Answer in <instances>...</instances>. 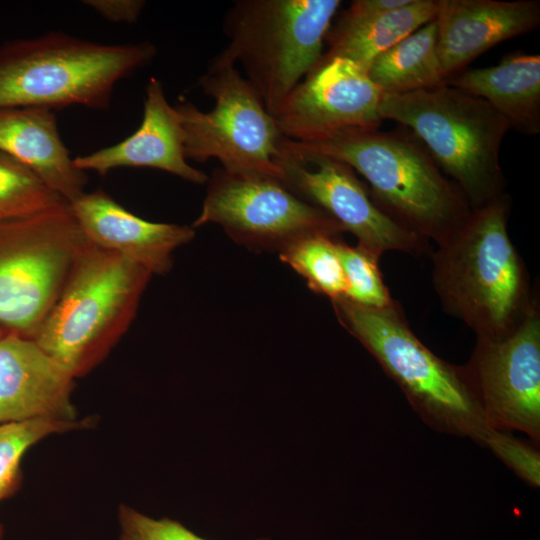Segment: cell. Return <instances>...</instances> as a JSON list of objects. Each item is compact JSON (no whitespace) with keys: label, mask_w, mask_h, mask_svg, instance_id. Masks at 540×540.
<instances>
[{"label":"cell","mask_w":540,"mask_h":540,"mask_svg":"<svg viewBox=\"0 0 540 540\" xmlns=\"http://www.w3.org/2000/svg\"><path fill=\"white\" fill-rule=\"evenodd\" d=\"M510 211L507 193L471 209L463 224L429 253L433 288L443 309L476 338L511 334L539 305L508 233Z\"/></svg>","instance_id":"6da1fadb"},{"label":"cell","mask_w":540,"mask_h":540,"mask_svg":"<svg viewBox=\"0 0 540 540\" xmlns=\"http://www.w3.org/2000/svg\"><path fill=\"white\" fill-rule=\"evenodd\" d=\"M285 144L347 164L366 180L377 206L428 242L445 240L471 211L460 190L408 129L348 128L310 142L286 139Z\"/></svg>","instance_id":"7a4b0ae2"},{"label":"cell","mask_w":540,"mask_h":540,"mask_svg":"<svg viewBox=\"0 0 540 540\" xmlns=\"http://www.w3.org/2000/svg\"><path fill=\"white\" fill-rule=\"evenodd\" d=\"M340 324L375 358L431 428L482 445L492 430L466 366L435 355L411 330L401 305L372 308L331 301Z\"/></svg>","instance_id":"3957f363"},{"label":"cell","mask_w":540,"mask_h":540,"mask_svg":"<svg viewBox=\"0 0 540 540\" xmlns=\"http://www.w3.org/2000/svg\"><path fill=\"white\" fill-rule=\"evenodd\" d=\"M150 42L102 44L61 32L0 47V109H108L115 85L155 56Z\"/></svg>","instance_id":"277c9868"},{"label":"cell","mask_w":540,"mask_h":540,"mask_svg":"<svg viewBox=\"0 0 540 540\" xmlns=\"http://www.w3.org/2000/svg\"><path fill=\"white\" fill-rule=\"evenodd\" d=\"M383 120L412 132L463 194L471 209L505 192L500 149L508 121L485 100L443 84L402 94H383Z\"/></svg>","instance_id":"5b68a950"},{"label":"cell","mask_w":540,"mask_h":540,"mask_svg":"<svg viewBox=\"0 0 540 540\" xmlns=\"http://www.w3.org/2000/svg\"><path fill=\"white\" fill-rule=\"evenodd\" d=\"M151 274L89 245L33 340L74 378L97 365L132 321Z\"/></svg>","instance_id":"8992f818"},{"label":"cell","mask_w":540,"mask_h":540,"mask_svg":"<svg viewBox=\"0 0 540 540\" xmlns=\"http://www.w3.org/2000/svg\"><path fill=\"white\" fill-rule=\"evenodd\" d=\"M340 0H238L227 11L226 47L213 60L240 65L273 115L319 63Z\"/></svg>","instance_id":"52a82bcc"},{"label":"cell","mask_w":540,"mask_h":540,"mask_svg":"<svg viewBox=\"0 0 540 540\" xmlns=\"http://www.w3.org/2000/svg\"><path fill=\"white\" fill-rule=\"evenodd\" d=\"M91 243L68 202L0 221V327L33 339Z\"/></svg>","instance_id":"ba28073f"},{"label":"cell","mask_w":540,"mask_h":540,"mask_svg":"<svg viewBox=\"0 0 540 540\" xmlns=\"http://www.w3.org/2000/svg\"><path fill=\"white\" fill-rule=\"evenodd\" d=\"M199 86L214 100L212 110L204 112L188 101L175 106L186 159L215 158L228 172L283 181L277 160L286 138L237 67L212 60Z\"/></svg>","instance_id":"9c48e42d"},{"label":"cell","mask_w":540,"mask_h":540,"mask_svg":"<svg viewBox=\"0 0 540 540\" xmlns=\"http://www.w3.org/2000/svg\"><path fill=\"white\" fill-rule=\"evenodd\" d=\"M199 216L192 227L215 223L240 244L280 251L302 237H339L340 225L276 178L234 174L217 168L208 178Z\"/></svg>","instance_id":"30bf717a"},{"label":"cell","mask_w":540,"mask_h":540,"mask_svg":"<svg viewBox=\"0 0 540 540\" xmlns=\"http://www.w3.org/2000/svg\"><path fill=\"white\" fill-rule=\"evenodd\" d=\"M285 140L277 160L285 185L353 234L358 245L379 258L388 251L413 256L431 252L428 241L376 205L351 167L327 156L292 150Z\"/></svg>","instance_id":"8fae6325"},{"label":"cell","mask_w":540,"mask_h":540,"mask_svg":"<svg viewBox=\"0 0 540 540\" xmlns=\"http://www.w3.org/2000/svg\"><path fill=\"white\" fill-rule=\"evenodd\" d=\"M485 419L496 431L540 442V304L511 334L476 338L465 365Z\"/></svg>","instance_id":"7c38bea8"},{"label":"cell","mask_w":540,"mask_h":540,"mask_svg":"<svg viewBox=\"0 0 540 540\" xmlns=\"http://www.w3.org/2000/svg\"><path fill=\"white\" fill-rule=\"evenodd\" d=\"M383 93L355 63L320 60L275 113L281 134L310 142L348 128H379Z\"/></svg>","instance_id":"4fadbf2b"},{"label":"cell","mask_w":540,"mask_h":540,"mask_svg":"<svg viewBox=\"0 0 540 540\" xmlns=\"http://www.w3.org/2000/svg\"><path fill=\"white\" fill-rule=\"evenodd\" d=\"M73 376L33 339L0 340V424L33 419L76 421Z\"/></svg>","instance_id":"5bb4252c"},{"label":"cell","mask_w":540,"mask_h":540,"mask_svg":"<svg viewBox=\"0 0 540 540\" xmlns=\"http://www.w3.org/2000/svg\"><path fill=\"white\" fill-rule=\"evenodd\" d=\"M437 4V50L446 80L492 47L540 24L538 0H437Z\"/></svg>","instance_id":"9a60e30c"},{"label":"cell","mask_w":540,"mask_h":540,"mask_svg":"<svg viewBox=\"0 0 540 540\" xmlns=\"http://www.w3.org/2000/svg\"><path fill=\"white\" fill-rule=\"evenodd\" d=\"M69 205L92 245L121 255L151 275L169 271L172 253L195 235L193 227L142 219L102 190L84 192Z\"/></svg>","instance_id":"2e32d148"},{"label":"cell","mask_w":540,"mask_h":540,"mask_svg":"<svg viewBox=\"0 0 540 540\" xmlns=\"http://www.w3.org/2000/svg\"><path fill=\"white\" fill-rule=\"evenodd\" d=\"M74 164L82 171L92 170L100 175L120 167H145L159 169L196 184H203L209 178L188 163L179 115L175 106L168 102L157 78H151L147 84L139 128L115 145L76 156Z\"/></svg>","instance_id":"e0dca14e"},{"label":"cell","mask_w":540,"mask_h":540,"mask_svg":"<svg viewBox=\"0 0 540 540\" xmlns=\"http://www.w3.org/2000/svg\"><path fill=\"white\" fill-rule=\"evenodd\" d=\"M0 151L28 167L68 203L85 192L87 174L74 164L52 110L41 107L0 109Z\"/></svg>","instance_id":"ac0fdd59"},{"label":"cell","mask_w":540,"mask_h":540,"mask_svg":"<svg viewBox=\"0 0 540 540\" xmlns=\"http://www.w3.org/2000/svg\"><path fill=\"white\" fill-rule=\"evenodd\" d=\"M445 84L485 100L518 133H540L539 54H509L497 65L463 70Z\"/></svg>","instance_id":"d6986e66"},{"label":"cell","mask_w":540,"mask_h":540,"mask_svg":"<svg viewBox=\"0 0 540 540\" xmlns=\"http://www.w3.org/2000/svg\"><path fill=\"white\" fill-rule=\"evenodd\" d=\"M437 0H412L400 9L380 15H366L348 7L331 24L322 60L341 58L366 72L375 58L400 40L435 19Z\"/></svg>","instance_id":"ffe728a7"},{"label":"cell","mask_w":540,"mask_h":540,"mask_svg":"<svg viewBox=\"0 0 540 540\" xmlns=\"http://www.w3.org/2000/svg\"><path fill=\"white\" fill-rule=\"evenodd\" d=\"M367 75L383 94H402L445 84L435 20L375 58Z\"/></svg>","instance_id":"44dd1931"},{"label":"cell","mask_w":540,"mask_h":540,"mask_svg":"<svg viewBox=\"0 0 540 540\" xmlns=\"http://www.w3.org/2000/svg\"><path fill=\"white\" fill-rule=\"evenodd\" d=\"M339 237L313 234L288 244L279 251L282 262L302 276L315 293L331 301L346 297V282L339 257Z\"/></svg>","instance_id":"7402d4cb"},{"label":"cell","mask_w":540,"mask_h":540,"mask_svg":"<svg viewBox=\"0 0 540 540\" xmlns=\"http://www.w3.org/2000/svg\"><path fill=\"white\" fill-rule=\"evenodd\" d=\"M92 418L63 421L33 419L0 424V501L11 495L20 484V465L26 451L45 437L71 430L85 429Z\"/></svg>","instance_id":"603a6c76"},{"label":"cell","mask_w":540,"mask_h":540,"mask_svg":"<svg viewBox=\"0 0 540 540\" xmlns=\"http://www.w3.org/2000/svg\"><path fill=\"white\" fill-rule=\"evenodd\" d=\"M64 202L28 167L0 151V221L38 215Z\"/></svg>","instance_id":"cb8c5ba5"},{"label":"cell","mask_w":540,"mask_h":540,"mask_svg":"<svg viewBox=\"0 0 540 540\" xmlns=\"http://www.w3.org/2000/svg\"><path fill=\"white\" fill-rule=\"evenodd\" d=\"M337 247L346 282L344 299L372 308H385L396 301L383 281L378 256L358 244L350 246L341 239Z\"/></svg>","instance_id":"d4e9b609"},{"label":"cell","mask_w":540,"mask_h":540,"mask_svg":"<svg viewBox=\"0 0 540 540\" xmlns=\"http://www.w3.org/2000/svg\"><path fill=\"white\" fill-rule=\"evenodd\" d=\"M487 447L522 480L534 488L540 486V453L535 445L507 432L491 430L483 440Z\"/></svg>","instance_id":"484cf974"},{"label":"cell","mask_w":540,"mask_h":540,"mask_svg":"<svg viewBox=\"0 0 540 540\" xmlns=\"http://www.w3.org/2000/svg\"><path fill=\"white\" fill-rule=\"evenodd\" d=\"M118 522L120 540H206L178 521L152 518L127 505L119 507Z\"/></svg>","instance_id":"4316f807"},{"label":"cell","mask_w":540,"mask_h":540,"mask_svg":"<svg viewBox=\"0 0 540 540\" xmlns=\"http://www.w3.org/2000/svg\"><path fill=\"white\" fill-rule=\"evenodd\" d=\"M83 3L108 21L125 23L136 22L145 6L141 0H86Z\"/></svg>","instance_id":"83f0119b"},{"label":"cell","mask_w":540,"mask_h":540,"mask_svg":"<svg viewBox=\"0 0 540 540\" xmlns=\"http://www.w3.org/2000/svg\"><path fill=\"white\" fill-rule=\"evenodd\" d=\"M2 536H3V527H2V525L0 524V540L2 539Z\"/></svg>","instance_id":"f1b7e54d"},{"label":"cell","mask_w":540,"mask_h":540,"mask_svg":"<svg viewBox=\"0 0 540 540\" xmlns=\"http://www.w3.org/2000/svg\"><path fill=\"white\" fill-rule=\"evenodd\" d=\"M2 337H3V334H2L1 329H0V340L2 339Z\"/></svg>","instance_id":"f546056e"}]
</instances>
